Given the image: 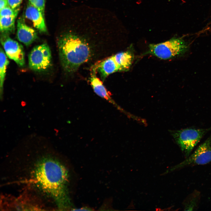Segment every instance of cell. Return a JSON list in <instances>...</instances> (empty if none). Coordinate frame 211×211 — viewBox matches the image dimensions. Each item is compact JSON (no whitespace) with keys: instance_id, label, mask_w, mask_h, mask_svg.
I'll return each instance as SVG.
<instances>
[{"instance_id":"obj_1","label":"cell","mask_w":211,"mask_h":211,"mask_svg":"<svg viewBox=\"0 0 211 211\" xmlns=\"http://www.w3.org/2000/svg\"><path fill=\"white\" fill-rule=\"evenodd\" d=\"M34 173L37 184L54 199L60 209L70 208L67 190L68 174L62 164L52 159H45L37 165Z\"/></svg>"},{"instance_id":"obj_2","label":"cell","mask_w":211,"mask_h":211,"mask_svg":"<svg viewBox=\"0 0 211 211\" xmlns=\"http://www.w3.org/2000/svg\"><path fill=\"white\" fill-rule=\"evenodd\" d=\"M149 52L162 59H167L183 53L187 49L185 42L180 38H173L166 42L149 46Z\"/></svg>"},{"instance_id":"obj_3","label":"cell","mask_w":211,"mask_h":211,"mask_svg":"<svg viewBox=\"0 0 211 211\" xmlns=\"http://www.w3.org/2000/svg\"><path fill=\"white\" fill-rule=\"evenodd\" d=\"M207 131L206 129L187 128L174 131L172 134L182 152L188 157Z\"/></svg>"},{"instance_id":"obj_4","label":"cell","mask_w":211,"mask_h":211,"mask_svg":"<svg viewBox=\"0 0 211 211\" xmlns=\"http://www.w3.org/2000/svg\"><path fill=\"white\" fill-rule=\"evenodd\" d=\"M29 65L32 70L38 72H44L52 66L50 49L46 43L35 47L28 56Z\"/></svg>"},{"instance_id":"obj_5","label":"cell","mask_w":211,"mask_h":211,"mask_svg":"<svg viewBox=\"0 0 211 211\" xmlns=\"http://www.w3.org/2000/svg\"><path fill=\"white\" fill-rule=\"evenodd\" d=\"M211 162V138L209 137L185 160L172 167L170 171L190 166L205 164Z\"/></svg>"},{"instance_id":"obj_6","label":"cell","mask_w":211,"mask_h":211,"mask_svg":"<svg viewBox=\"0 0 211 211\" xmlns=\"http://www.w3.org/2000/svg\"><path fill=\"white\" fill-rule=\"evenodd\" d=\"M0 41L7 56L21 67L25 65V53L23 47L8 35L2 34Z\"/></svg>"},{"instance_id":"obj_7","label":"cell","mask_w":211,"mask_h":211,"mask_svg":"<svg viewBox=\"0 0 211 211\" xmlns=\"http://www.w3.org/2000/svg\"><path fill=\"white\" fill-rule=\"evenodd\" d=\"M17 27V38L26 46H29L38 38L36 31L25 23L23 18L18 20Z\"/></svg>"},{"instance_id":"obj_8","label":"cell","mask_w":211,"mask_h":211,"mask_svg":"<svg viewBox=\"0 0 211 211\" xmlns=\"http://www.w3.org/2000/svg\"><path fill=\"white\" fill-rule=\"evenodd\" d=\"M25 17L31 20L34 26L40 32L47 33V27L44 20L45 17L42 13L29 2L25 12Z\"/></svg>"},{"instance_id":"obj_9","label":"cell","mask_w":211,"mask_h":211,"mask_svg":"<svg viewBox=\"0 0 211 211\" xmlns=\"http://www.w3.org/2000/svg\"><path fill=\"white\" fill-rule=\"evenodd\" d=\"M89 82L94 92L98 96L109 101H111L110 93L103 85V81L96 76L97 72L91 69Z\"/></svg>"},{"instance_id":"obj_10","label":"cell","mask_w":211,"mask_h":211,"mask_svg":"<svg viewBox=\"0 0 211 211\" xmlns=\"http://www.w3.org/2000/svg\"><path fill=\"white\" fill-rule=\"evenodd\" d=\"M120 71L129 69L131 65L133 57L129 51L122 52L113 55Z\"/></svg>"},{"instance_id":"obj_11","label":"cell","mask_w":211,"mask_h":211,"mask_svg":"<svg viewBox=\"0 0 211 211\" xmlns=\"http://www.w3.org/2000/svg\"><path fill=\"white\" fill-rule=\"evenodd\" d=\"M16 16L0 17V30L1 34L8 35L15 30V22Z\"/></svg>"},{"instance_id":"obj_12","label":"cell","mask_w":211,"mask_h":211,"mask_svg":"<svg viewBox=\"0 0 211 211\" xmlns=\"http://www.w3.org/2000/svg\"><path fill=\"white\" fill-rule=\"evenodd\" d=\"M9 62L4 50L1 47L0 51V91L1 97L3 93V86L7 67Z\"/></svg>"},{"instance_id":"obj_13","label":"cell","mask_w":211,"mask_h":211,"mask_svg":"<svg viewBox=\"0 0 211 211\" xmlns=\"http://www.w3.org/2000/svg\"><path fill=\"white\" fill-rule=\"evenodd\" d=\"M20 10V7L13 9L8 6L0 10V17L15 16L17 17Z\"/></svg>"},{"instance_id":"obj_14","label":"cell","mask_w":211,"mask_h":211,"mask_svg":"<svg viewBox=\"0 0 211 211\" xmlns=\"http://www.w3.org/2000/svg\"><path fill=\"white\" fill-rule=\"evenodd\" d=\"M29 2L38 10L44 17L45 0H28Z\"/></svg>"},{"instance_id":"obj_15","label":"cell","mask_w":211,"mask_h":211,"mask_svg":"<svg viewBox=\"0 0 211 211\" xmlns=\"http://www.w3.org/2000/svg\"><path fill=\"white\" fill-rule=\"evenodd\" d=\"M23 0H8V5L13 9H15L20 7Z\"/></svg>"},{"instance_id":"obj_16","label":"cell","mask_w":211,"mask_h":211,"mask_svg":"<svg viewBox=\"0 0 211 211\" xmlns=\"http://www.w3.org/2000/svg\"><path fill=\"white\" fill-rule=\"evenodd\" d=\"M8 6V0H0V10Z\"/></svg>"},{"instance_id":"obj_17","label":"cell","mask_w":211,"mask_h":211,"mask_svg":"<svg viewBox=\"0 0 211 211\" xmlns=\"http://www.w3.org/2000/svg\"><path fill=\"white\" fill-rule=\"evenodd\" d=\"M89 210V208H82L81 209H74L73 210Z\"/></svg>"}]
</instances>
